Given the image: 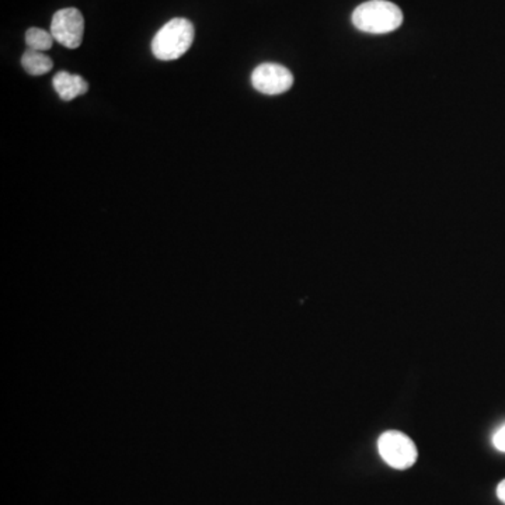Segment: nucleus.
<instances>
[{"mask_svg": "<svg viewBox=\"0 0 505 505\" xmlns=\"http://www.w3.org/2000/svg\"><path fill=\"white\" fill-rule=\"evenodd\" d=\"M378 450L382 459L393 469L406 470L417 462L416 443L400 431L391 430L382 433L378 440Z\"/></svg>", "mask_w": 505, "mask_h": 505, "instance_id": "obj_3", "label": "nucleus"}, {"mask_svg": "<svg viewBox=\"0 0 505 505\" xmlns=\"http://www.w3.org/2000/svg\"><path fill=\"white\" fill-rule=\"evenodd\" d=\"M351 20L362 33L388 34L403 24V13L388 0H369L354 10Z\"/></svg>", "mask_w": 505, "mask_h": 505, "instance_id": "obj_1", "label": "nucleus"}, {"mask_svg": "<svg viewBox=\"0 0 505 505\" xmlns=\"http://www.w3.org/2000/svg\"><path fill=\"white\" fill-rule=\"evenodd\" d=\"M497 497H499L500 501L505 504V479L497 486Z\"/></svg>", "mask_w": 505, "mask_h": 505, "instance_id": "obj_10", "label": "nucleus"}, {"mask_svg": "<svg viewBox=\"0 0 505 505\" xmlns=\"http://www.w3.org/2000/svg\"><path fill=\"white\" fill-rule=\"evenodd\" d=\"M54 41H55V38H54L53 34L48 33L46 29H37V27L27 29L26 44L29 49L46 53L48 49L53 48Z\"/></svg>", "mask_w": 505, "mask_h": 505, "instance_id": "obj_8", "label": "nucleus"}, {"mask_svg": "<svg viewBox=\"0 0 505 505\" xmlns=\"http://www.w3.org/2000/svg\"><path fill=\"white\" fill-rule=\"evenodd\" d=\"M54 88L63 101H71L88 93V85L82 76L58 72L53 79Z\"/></svg>", "mask_w": 505, "mask_h": 505, "instance_id": "obj_6", "label": "nucleus"}, {"mask_svg": "<svg viewBox=\"0 0 505 505\" xmlns=\"http://www.w3.org/2000/svg\"><path fill=\"white\" fill-rule=\"evenodd\" d=\"M251 85L263 95H282L294 85V76L285 66L261 63L251 73Z\"/></svg>", "mask_w": 505, "mask_h": 505, "instance_id": "obj_5", "label": "nucleus"}, {"mask_svg": "<svg viewBox=\"0 0 505 505\" xmlns=\"http://www.w3.org/2000/svg\"><path fill=\"white\" fill-rule=\"evenodd\" d=\"M196 29L187 19L170 20L152 39V53L160 61H174L183 56L193 44Z\"/></svg>", "mask_w": 505, "mask_h": 505, "instance_id": "obj_2", "label": "nucleus"}, {"mask_svg": "<svg viewBox=\"0 0 505 505\" xmlns=\"http://www.w3.org/2000/svg\"><path fill=\"white\" fill-rule=\"evenodd\" d=\"M51 34L56 43L69 49L80 46L85 34V19L75 7L58 10L53 17Z\"/></svg>", "mask_w": 505, "mask_h": 505, "instance_id": "obj_4", "label": "nucleus"}, {"mask_svg": "<svg viewBox=\"0 0 505 505\" xmlns=\"http://www.w3.org/2000/svg\"><path fill=\"white\" fill-rule=\"evenodd\" d=\"M492 445H494L496 450H499L500 452H505V424L492 435Z\"/></svg>", "mask_w": 505, "mask_h": 505, "instance_id": "obj_9", "label": "nucleus"}, {"mask_svg": "<svg viewBox=\"0 0 505 505\" xmlns=\"http://www.w3.org/2000/svg\"><path fill=\"white\" fill-rule=\"evenodd\" d=\"M21 65L24 71L31 76H43L51 72L54 68L53 59L49 58L44 53L34 51V49H27L21 58Z\"/></svg>", "mask_w": 505, "mask_h": 505, "instance_id": "obj_7", "label": "nucleus"}]
</instances>
